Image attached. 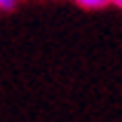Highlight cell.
Masks as SVG:
<instances>
[{
	"instance_id": "6da1fadb",
	"label": "cell",
	"mask_w": 122,
	"mask_h": 122,
	"mask_svg": "<svg viewBox=\"0 0 122 122\" xmlns=\"http://www.w3.org/2000/svg\"><path fill=\"white\" fill-rule=\"evenodd\" d=\"M80 10H89V12H96V10H106L110 2H106V0H77L75 2Z\"/></svg>"
},
{
	"instance_id": "7a4b0ae2",
	"label": "cell",
	"mask_w": 122,
	"mask_h": 122,
	"mask_svg": "<svg viewBox=\"0 0 122 122\" xmlns=\"http://www.w3.org/2000/svg\"><path fill=\"white\" fill-rule=\"evenodd\" d=\"M16 7V0H0V12H14Z\"/></svg>"
},
{
	"instance_id": "3957f363",
	"label": "cell",
	"mask_w": 122,
	"mask_h": 122,
	"mask_svg": "<svg viewBox=\"0 0 122 122\" xmlns=\"http://www.w3.org/2000/svg\"><path fill=\"white\" fill-rule=\"evenodd\" d=\"M110 5H113V7H117V10H122V0H113Z\"/></svg>"
}]
</instances>
